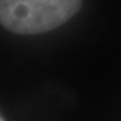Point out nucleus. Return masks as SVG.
Returning a JSON list of instances; mask_svg holds the SVG:
<instances>
[{"mask_svg":"<svg viewBox=\"0 0 121 121\" xmlns=\"http://www.w3.org/2000/svg\"><path fill=\"white\" fill-rule=\"evenodd\" d=\"M82 8V0H0V21L17 35H37L59 27Z\"/></svg>","mask_w":121,"mask_h":121,"instance_id":"f257e3e1","label":"nucleus"},{"mask_svg":"<svg viewBox=\"0 0 121 121\" xmlns=\"http://www.w3.org/2000/svg\"><path fill=\"white\" fill-rule=\"evenodd\" d=\"M0 121H5V120H4V117H1V119H0Z\"/></svg>","mask_w":121,"mask_h":121,"instance_id":"f03ea898","label":"nucleus"}]
</instances>
